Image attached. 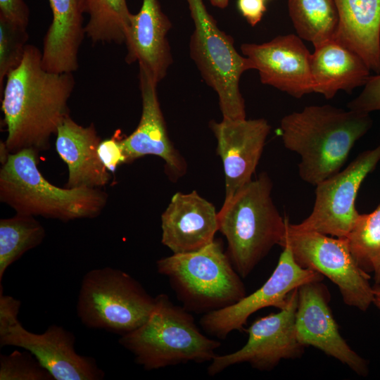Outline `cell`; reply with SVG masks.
Here are the masks:
<instances>
[{
  "mask_svg": "<svg viewBox=\"0 0 380 380\" xmlns=\"http://www.w3.org/2000/svg\"><path fill=\"white\" fill-rule=\"evenodd\" d=\"M46 235L34 216L16 213L0 220V284L6 269L27 251L38 246Z\"/></svg>",
  "mask_w": 380,
  "mask_h": 380,
  "instance_id": "cell-26",
  "label": "cell"
},
{
  "mask_svg": "<svg viewBox=\"0 0 380 380\" xmlns=\"http://www.w3.org/2000/svg\"><path fill=\"white\" fill-rule=\"evenodd\" d=\"M298 289L291 291L284 309L251 324L246 330L248 341L242 348L232 353L217 355L208 367V374L213 376L241 363H248L260 371H271L281 360L300 357L305 346L298 341L296 330Z\"/></svg>",
  "mask_w": 380,
  "mask_h": 380,
  "instance_id": "cell-12",
  "label": "cell"
},
{
  "mask_svg": "<svg viewBox=\"0 0 380 380\" xmlns=\"http://www.w3.org/2000/svg\"><path fill=\"white\" fill-rule=\"evenodd\" d=\"M21 303L0 291V345L30 352L54 380H100L105 376L94 358L76 353L74 334L51 325L42 334L30 332L18 319Z\"/></svg>",
  "mask_w": 380,
  "mask_h": 380,
  "instance_id": "cell-9",
  "label": "cell"
},
{
  "mask_svg": "<svg viewBox=\"0 0 380 380\" xmlns=\"http://www.w3.org/2000/svg\"><path fill=\"white\" fill-rule=\"evenodd\" d=\"M139 68L142 110L137 128L129 136L121 138L127 163L147 155L156 156L164 160L170 177L178 179L186 172V161L168 136L158 97V84L144 70Z\"/></svg>",
  "mask_w": 380,
  "mask_h": 380,
  "instance_id": "cell-17",
  "label": "cell"
},
{
  "mask_svg": "<svg viewBox=\"0 0 380 380\" xmlns=\"http://www.w3.org/2000/svg\"><path fill=\"white\" fill-rule=\"evenodd\" d=\"M288 9L300 38L315 46L334 37L338 15L334 0H288Z\"/></svg>",
  "mask_w": 380,
  "mask_h": 380,
  "instance_id": "cell-24",
  "label": "cell"
},
{
  "mask_svg": "<svg viewBox=\"0 0 380 380\" xmlns=\"http://www.w3.org/2000/svg\"><path fill=\"white\" fill-rule=\"evenodd\" d=\"M225 176V199L252 180L271 126L264 118L211 120Z\"/></svg>",
  "mask_w": 380,
  "mask_h": 380,
  "instance_id": "cell-16",
  "label": "cell"
},
{
  "mask_svg": "<svg viewBox=\"0 0 380 380\" xmlns=\"http://www.w3.org/2000/svg\"><path fill=\"white\" fill-rule=\"evenodd\" d=\"M281 247L283 251L276 268L261 287L231 306L203 314L199 324L204 333L225 339L232 331L243 330L252 314L271 306L282 310L294 289L308 282L323 280V275L318 272L300 267L287 244Z\"/></svg>",
  "mask_w": 380,
  "mask_h": 380,
  "instance_id": "cell-13",
  "label": "cell"
},
{
  "mask_svg": "<svg viewBox=\"0 0 380 380\" xmlns=\"http://www.w3.org/2000/svg\"><path fill=\"white\" fill-rule=\"evenodd\" d=\"M272 182L266 172L224 199L217 212L218 231L227 239V253L238 274L246 278L275 245L286 229L273 203Z\"/></svg>",
  "mask_w": 380,
  "mask_h": 380,
  "instance_id": "cell-3",
  "label": "cell"
},
{
  "mask_svg": "<svg viewBox=\"0 0 380 380\" xmlns=\"http://www.w3.org/2000/svg\"><path fill=\"white\" fill-rule=\"evenodd\" d=\"M372 122L369 113L312 105L283 117L280 131L285 148L300 156V177L316 186L340 171Z\"/></svg>",
  "mask_w": 380,
  "mask_h": 380,
  "instance_id": "cell-2",
  "label": "cell"
},
{
  "mask_svg": "<svg viewBox=\"0 0 380 380\" xmlns=\"http://www.w3.org/2000/svg\"><path fill=\"white\" fill-rule=\"evenodd\" d=\"M29 16L24 0H0V20L27 28Z\"/></svg>",
  "mask_w": 380,
  "mask_h": 380,
  "instance_id": "cell-32",
  "label": "cell"
},
{
  "mask_svg": "<svg viewBox=\"0 0 380 380\" xmlns=\"http://www.w3.org/2000/svg\"><path fill=\"white\" fill-rule=\"evenodd\" d=\"M287 244L296 262L303 268L318 272L338 288L347 305L366 311L373 304L369 274L355 262L344 238H334L312 231H297L289 219L280 244Z\"/></svg>",
  "mask_w": 380,
  "mask_h": 380,
  "instance_id": "cell-10",
  "label": "cell"
},
{
  "mask_svg": "<svg viewBox=\"0 0 380 380\" xmlns=\"http://www.w3.org/2000/svg\"><path fill=\"white\" fill-rule=\"evenodd\" d=\"M118 134L108 139L101 141L98 147V155L106 168L111 172H115L117 167L122 163H127L121 138Z\"/></svg>",
  "mask_w": 380,
  "mask_h": 380,
  "instance_id": "cell-31",
  "label": "cell"
},
{
  "mask_svg": "<svg viewBox=\"0 0 380 380\" xmlns=\"http://www.w3.org/2000/svg\"><path fill=\"white\" fill-rule=\"evenodd\" d=\"M338 23L334 39L380 74V0H334Z\"/></svg>",
  "mask_w": 380,
  "mask_h": 380,
  "instance_id": "cell-23",
  "label": "cell"
},
{
  "mask_svg": "<svg viewBox=\"0 0 380 380\" xmlns=\"http://www.w3.org/2000/svg\"><path fill=\"white\" fill-rule=\"evenodd\" d=\"M155 298L147 320L120 336L119 343L146 370L211 362L220 341L202 333L190 312L172 303L167 295L161 293Z\"/></svg>",
  "mask_w": 380,
  "mask_h": 380,
  "instance_id": "cell-5",
  "label": "cell"
},
{
  "mask_svg": "<svg viewBox=\"0 0 380 380\" xmlns=\"http://www.w3.org/2000/svg\"><path fill=\"white\" fill-rule=\"evenodd\" d=\"M361 93L347 104V108L370 113L380 110V74L369 76Z\"/></svg>",
  "mask_w": 380,
  "mask_h": 380,
  "instance_id": "cell-30",
  "label": "cell"
},
{
  "mask_svg": "<svg viewBox=\"0 0 380 380\" xmlns=\"http://www.w3.org/2000/svg\"><path fill=\"white\" fill-rule=\"evenodd\" d=\"M89 15L86 35L94 43H125L132 13L126 0H80Z\"/></svg>",
  "mask_w": 380,
  "mask_h": 380,
  "instance_id": "cell-25",
  "label": "cell"
},
{
  "mask_svg": "<svg viewBox=\"0 0 380 380\" xmlns=\"http://www.w3.org/2000/svg\"><path fill=\"white\" fill-rule=\"evenodd\" d=\"M344 239L358 267L374 272L380 262V203L369 213H360Z\"/></svg>",
  "mask_w": 380,
  "mask_h": 380,
  "instance_id": "cell-27",
  "label": "cell"
},
{
  "mask_svg": "<svg viewBox=\"0 0 380 380\" xmlns=\"http://www.w3.org/2000/svg\"><path fill=\"white\" fill-rule=\"evenodd\" d=\"M330 296L321 281H311L298 289L296 330L298 341L313 346L334 357L354 372L366 376L367 361L355 353L341 336L329 305Z\"/></svg>",
  "mask_w": 380,
  "mask_h": 380,
  "instance_id": "cell-14",
  "label": "cell"
},
{
  "mask_svg": "<svg viewBox=\"0 0 380 380\" xmlns=\"http://www.w3.org/2000/svg\"><path fill=\"white\" fill-rule=\"evenodd\" d=\"M51 373L29 351L0 355V380H53Z\"/></svg>",
  "mask_w": 380,
  "mask_h": 380,
  "instance_id": "cell-29",
  "label": "cell"
},
{
  "mask_svg": "<svg viewBox=\"0 0 380 380\" xmlns=\"http://www.w3.org/2000/svg\"><path fill=\"white\" fill-rule=\"evenodd\" d=\"M75 84L72 73L44 69L42 51L26 46L21 63L8 74L0 93L9 153L49 148L51 136L70 115L68 103Z\"/></svg>",
  "mask_w": 380,
  "mask_h": 380,
  "instance_id": "cell-1",
  "label": "cell"
},
{
  "mask_svg": "<svg viewBox=\"0 0 380 380\" xmlns=\"http://www.w3.org/2000/svg\"><path fill=\"white\" fill-rule=\"evenodd\" d=\"M56 135V151L68 168L65 187L99 188L108 184L110 175L98 155L101 140L94 123L84 127L69 115Z\"/></svg>",
  "mask_w": 380,
  "mask_h": 380,
  "instance_id": "cell-20",
  "label": "cell"
},
{
  "mask_svg": "<svg viewBox=\"0 0 380 380\" xmlns=\"http://www.w3.org/2000/svg\"><path fill=\"white\" fill-rule=\"evenodd\" d=\"M379 161L380 144L362 151L344 170L317 184L310 215L299 224L290 223V227L346 237L360 214L355 206L358 191Z\"/></svg>",
  "mask_w": 380,
  "mask_h": 380,
  "instance_id": "cell-11",
  "label": "cell"
},
{
  "mask_svg": "<svg viewBox=\"0 0 380 380\" xmlns=\"http://www.w3.org/2000/svg\"><path fill=\"white\" fill-rule=\"evenodd\" d=\"M314 47L310 56L313 92L331 99L339 91L350 93L365 85L371 70L356 53L334 38Z\"/></svg>",
  "mask_w": 380,
  "mask_h": 380,
  "instance_id": "cell-22",
  "label": "cell"
},
{
  "mask_svg": "<svg viewBox=\"0 0 380 380\" xmlns=\"http://www.w3.org/2000/svg\"><path fill=\"white\" fill-rule=\"evenodd\" d=\"M52 22L43 40L42 65L53 72L72 73L85 33L80 0H49Z\"/></svg>",
  "mask_w": 380,
  "mask_h": 380,
  "instance_id": "cell-21",
  "label": "cell"
},
{
  "mask_svg": "<svg viewBox=\"0 0 380 380\" xmlns=\"http://www.w3.org/2000/svg\"><path fill=\"white\" fill-rule=\"evenodd\" d=\"M172 23L158 0H142L139 12L130 16L125 32V61L138 62L157 83L167 75L173 62L167 34Z\"/></svg>",
  "mask_w": 380,
  "mask_h": 380,
  "instance_id": "cell-18",
  "label": "cell"
},
{
  "mask_svg": "<svg viewBox=\"0 0 380 380\" xmlns=\"http://www.w3.org/2000/svg\"><path fill=\"white\" fill-rule=\"evenodd\" d=\"M373 273L374 284H380V262Z\"/></svg>",
  "mask_w": 380,
  "mask_h": 380,
  "instance_id": "cell-36",
  "label": "cell"
},
{
  "mask_svg": "<svg viewBox=\"0 0 380 380\" xmlns=\"http://www.w3.org/2000/svg\"><path fill=\"white\" fill-rule=\"evenodd\" d=\"M161 242L173 253L199 250L215 239L217 212L196 191L174 194L161 215Z\"/></svg>",
  "mask_w": 380,
  "mask_h": 380,
  "instance_id": "cell-19",
  "label": "cell"
},
{
  "mask_svg": "<svg viewBox=\"0 0 380 380\" xmlns=\"http://www.w3.org/2000/svg\"><path fill=\"white\" fill-rule=\"evenodd\" d=\"M194 25L189 53L205 82L217 95L223 118H246L239 88L243 73L253 65L236 49L233 38L221 30L203 0H186Z\"/></svg>",
  "mask_w": 380,
  "mask_h": 380,
  "instance_id": "cell-7",
  "label": "cell"
},
{
  "mask_svg": "<svg viewBox=\"0 0 380 380\" xmlns=\"http://www.w3.org/2000/svg\"><path fill=\"white\" fill-rule=\"evenodd\" d=\"M241 50L258 70L262 84L296 99L313 92L311 53L298 35H279L262 44L245 43Z\"/></svg>",
  "mask_w": 380,
  "mask_h": 380,
  "instance_id": "cell-15",
  "label": "cell"
},
{
  "mask_svg": "<svg viewBox=\"0 0 380 380\" xmlns=\"http://www.w3.org/2000/svg\"><path fill=\"white\" fill-rule=\"evenodd\" d=\"M156 268L190 312L218 310L246 296L241 277L218 239L195 251L162 258L156 261Z\"/></svg>",
  "mask_w": 380,
  "mask_h": 380,
  "instance_id": "cell-6",
  "label": "cell"
},
{
  "mask_svg": "<svg viewBox=\"0 0 380 380\" xmlns=\"http://www.w3.org/2000/svg\"><path fill=\"white\" fill-rule=\"evenodd\" d=\"M28 37L27 28L0 20V93L8 74L21 63Z\"/></svg>",
  "mask_w": 380,
  "mask_h": 380,
  "instance_id": "cell-28",
  "label": "cell"
},
{
  "mask_svg": "<svg viewBox=\"0 0 380 380\" xmlns=\"http://www.w3.org/2000/svg\"><path fill=\"white\" fill-rule=\"evenodd\" d=\"M32 148L9 153L0 170V201L16 213L63 222L94 218L104 209L108 194L99 188H61L38 168Z\"/></svg>",
  "mask_w": 380,
  "mask_h": 380,
  "instance_id": "cell-4",
  "label": "cell"
},
{
  "mask_svg": "<svg viewBox=\"0 0 380 380\" xmlns=\"http://www.w3.org/2000/svg\"><path fill=\"white\" fill-rule=\"evenodd\" d=\"M210 4L219 8H225L228 4L229 0H209Z\"/></svg>",
  "mask_w": 380,
  "mask_h": 380,
  "instance_id": "cell-35",
  "label": "cell"
},
{
  "mask_svg": "<svg viewBox=\"0 0 380 380\" xmlns=\"http://www.w3.org/2000/svg\"><path fill=\"white\" fill-rule=\"evenodd\" d=\"M155 303L156 298L133 277L106 267L84 274L76 309L85 327L122 336L143 324Z\"/></svg>",
  "mask_w": 380,
  "mask_h": 380,
  "instance_id": "cell-8",
  "label": "cell"
},
{
  "mask_svg": "<svg viewBox=\"0 0 380 380\" xmlns=\"http://www.w3.org/2000/svg\"><path fill=\"white\" fill-rule=\"evenodd\" d=\"M239 12L251 25H256L262 18L267 8L265 0H238Z\"/></svg>",
  "mask_w": 380,
  "mask_h": 380,
  "instance_id": "cell-33",
  "label": "cell"
},
{
  "mask_svg": "<svg viewBox=\"0 0 380 380\" xmlns=\"http://www.w3.org/2000/svg\"><path fill=\"white\" fill-rule=\"evenodd\" d=\"M373 304L380 310V284H374L372 286Z\"/></svg>",
  "mask_w": 380,
  "mask_h": 380,
  "instance_id": "cell-34",
  "label": "cell"
}]
</instances>
